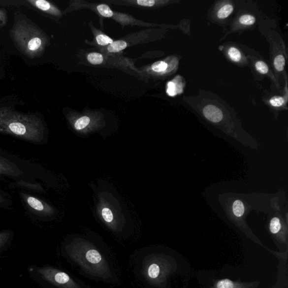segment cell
Returning a JSON list of instances; mask_svg holds the SVG:
<instances>
[{"instance_id":"cell-22","label":"cell","mask_w":288,"mask_h":288,"mask_svg":"<svg viewBox=\"0 0 288 288\" xmlns=\"http://www.w3.org/2000/svg\"><path fill=\"white\" fill-rule=\"evenodd\" d=\"M255 66L256 69L261 74H265L269 72V67L263 62L258 61L256 62Z\"/></svg>"},{"instance_id":"cell-5","label":"cell","mask_w":288,"mask_h":288,"mask_svg":"<svg viewBox=\"0 0 288 288\" xmlns=\"http://www.w3.org/2000/svg\"><path fill=\"white\" fill-rule=\"evenodd\" d=\"M106 4L113 5L138 7L147 9H154L163 6L169 2L168 1L161 0H107L103 1Z\"/></svg>"},{"instance_id":"cell-16","label":"cell","mask_w":288,"mask_h":288,"mask_svg":"<svg viewBox=\"0 0 288 288\" xmlns=\"http://www.w3.org/2000/svg\"><path fill=\"white\" fill-rule=\"evenodd\" d=\"M274 65L278 72H282L285 69L286 59L282 55H279L274 59Z\"/></svg>"},{"instance_id":"cell-18","label":"cell","mask_w":288,"mask_h":288,"mask_svg":"<svg viewBox=\"0 0 288 288\" xmlns=\"http://www.w3.org/2000/svg\"><path fill=\"white\" fill-rule=\"evenodd\" d=\"M228 54L231 60L234 62H239L241 60L242 54L240 51L235 47H230L228 51Z\"/></svg>"},{"instance_id":"cell-14","label":"cell","mask_w":288,"mask_h":288,"mask_svg":"<svg viewBox=\"0 0 288 288\" xmlns=\"http://www.w3.org/2000/svg\"><path fill=\"white\" fill-rule=\"evenodd\" d=\"M11 235L8 232L0 233V253L9 245Z\"/></svg>"},{"instance_id":"cell-7","label":"cell","mask_w":288,"mask_h":288,"mask_svg":"<svg viewBox=\"0 0 288 288\" xmlns=\"http://www.w3.org/2000/svg\"><path fill=\"white\" fill-rule=\"evenodd\" d=\"M89 26L94 34V39L92 41H86L87 43L96 46L97 49L100 48V47L107 46L113 42L114 40L112 38L102 32L101 31L96 29V27L93 25L92 22L89 23Z\"/></svg>"},{"instance_id":"cell-2","label":"cell","mask_w":288,"mask_h":288,"mask_svg":"<svg viewBox=\"0 0 288 288\" xmlns=\"http://www.w3.org/2000/svg\"><path fill=\"white\" fill-rule=\"evenodd\" d=\"M133 270L146 288H165L172 265L164 254L154 248H147L134 255Z\"/></svg>"},{"instance_id":"cell-13","label":"cell","mask_w":288,"mask_h":288,"mask_svg":"<svg viewBox=\"0 0 288 288\" xmlns=\"http://www.w3.org/2000/svg\"><path fill=\"white\" fill-rule=\"evenodd\" d=\"M234 11V6L231 4H227L220 8L218 13V17L219 19H225L232 14Z\"/></svg>"},{"instance_id":"cell-12","label":"cell","mask_w":288,"mask_h":288,"mask_svg":"<svg viewBox=\"0 0 288 288\" xmlns=\"http://www.w3.org/2000/svg\"><path fill=\"white\" fill-rule=\"evenodd\" d=\"M232 212L236 218H241L244 214L245 208L242 200H236L232 204Z\"/></svg>"},{"instance_id":"cell-10","label":"cell","mask_w":288,"mask_h":288,"mask_svg":"<svg viewBox=\"0 0 288 288\" xmlns=\"http://www.w3.org/2000/svg\"><path fill=\"white\" fill-rule=\"evenodd\" d=\"M10 131L19 136H27V129L25 125L20 122H12L9 125Z\"/></svg>"},{"instance_id":"cell-6","label":"cell","mask_w":288,"mask_h":288,"mask_svg":"<svg viewBox=\"0 0 288 288\" xmlns=\"http://www.w3.org/2000/svg\"><path fill=\"white\" fill-rule=\"evenodd\" d=\"M151 30H147L138 32L133 33L126 35L122 38L125 41L127 46L143 44L152 41L151 36Z\"/></svg>"},{"instance_id":"cell-8","label":"cell","mask_w":288,"mask_h":288,"mask_svg":"<svg viewBox=\"0 0 288 288\" xmlns=\"http://www.w3.org/2000/svg\"><path fill=\"white\" fill-rule=\"evenodd\" d=\"M203 112L204 117L213 123H219L223 119V113L222 110L215 105H206L204 108Z\"/></svg>"},{"instance_id":"cell-15","label":"cell","mask_w":288,"mask_h":288,"mask_svg":"<svg viewBox=\"0 0 288 288\" xmlns=\"http://www.w3.org/2000/svg\"><path fill=\"white\" fill-rule=\"evenodd\" d=\"M282 228L281 220L277 217L272 219L270 223V230L272 234H277Z\"/></svg>"},{"instance_id":"cell-9","label":"cell","mask_w":288,"mask_h":288,"mask_svg":"<svg viewBox=\"0 0 288 288\" xmlns=\"http://www.w3.org/2000/svg\"><path fill=\"white\" fill-rule=\"evenodd\" d=\"M93 118L89 116V114H83L82 116L79 117L75 121L74 123V128L77 131L84 129L90 125L92 122Z\"/></svg>"},{"instance_id":"cell-4","label":"cell","mask_w":288,"mask_h":288,"mask_svg":"<svg viewBox=\"0 0 288 288\" xmlns=\"http://www.w3.org/2000/svg\"><path fill=\"white\" fill-rule=\"evenodd\" d=\"M93 64L114 67L125 72L129 71V74L141 77L143 80L147 78L140 69L136 68L132 59L121 57L118 54L104 55L96 52L93 57Z\"/></svg>"},{"instance_id":"cell-23","label":"cell","mask_w":288,"mask_h":288,"mask_svg":"<svg viewBox=\"0 0 288 288\" xmlns=\"http://www.w3.org/2000/svg\"><path fill=\"white\" fill-rule=\"evenodd\" d=\"M41 45V40L39 38H34L32 39L28 44V47L30 50L34 51L40 47Z\"/></svg>"},{"instance_id":"cell-3","label":"cell","mask_w":288,"mask_h":288,"mask_svg":"<svg viewBox=\"0 0 288 288\" xmlns=\"http://www.w3.org/2000/svg\"><path fill=\"white\" fill-rule=\"evenodd\" d=\"M30 277L43 288H89L66 271L52 266H31L27 269Z\"/></svg>"},{"instance_id":"cell-17","label":"cell","mask_w":288,"mask_h":288,"mask_svg":"<svg viewBox=\"0 0 288 288\" xmlns=\"http://www.w3.org/2000/svg\"><path fill=\"white\" fill-rule=\"evenodd\" d=\"M27 202L30 206L38 211H42L44 210L43 204L36 198L30 196L27 198Z\"/></svg>"},{"instance_id":"cell-24","label":"cell","mask_w":288,"mask_h":288,"mask_svg":"<svg viewBox=\"0 0 288 288\" xmlns=\"http://www.w3.org/2000/svg\"><path fill=\"white\" fill-rule=\"evenodd\" d=\"M234 283L228 279L222 280L217 285V288H234Z\"/></svg>"},{"instance_id":"cell-11","label":"cell","mask_w":288,"mask_h":288,"mask_svg":"<svg viewBox=\"0 0 288 288\" xmlns=\"http://www.w3.org/2000/svg\"><path fill=\"white\" fill-rule=\"evenodd\" d=\"M183 92V88H181L178 83L176 82V78L167 83L166 86V93L168 96L171 97H174L177 94H181Z\"/></svg>"},{"instance_id":"cell-1","label":"cell","mask_w":288,"mask_h":288,"mask_svg":"<svg viewBox=\"0 0 288 288\" xmlns=\"http://www.w3.org/2000/svg\"><path fill=\"white\" fill-rule=\"evenodd\" d=\"M61 253L79 273L92 281L119 282L115 267L106 250L84 239H74L62 247Z\"/></svg>"},{"instance_id":"cell-21","label":"cell","mask_w":288,"mask_h":288,"mask_svg":"<svg viewBox=\"0 0 288 288\" xmlns=\"http://www.w3.org/2000/svg\"><path fill=\"white\" fill-rule=\"evenodd\" d=\"M285 98L282 96H274L270 100V104L274 107H281L285 104Z\"/></svg>"},{"instance_id":"cell-19","label":"cell","mask_w":288,"mask_h":288,"mask_svg":"<svg viewBox=\"0 0 288 288\" xmlns=\"http://www.w3.org/2000/svg\"><path fill=\"white\" fill-rule=\"evenodd\" d=\"M239 22L242 25L245 26H251L254 25L256 22V18L253 15H243L239 19Z\"/></svg>"},{"instance_id":"cell-25","label":"cell","mask_w":288,"mask_h":288,"mask_svg":"<svg viewBox=\"0 0 288 288\" xmlns=\"http://www.w3.org/2000/svg\"><path fill=\"white\" fill-rule=\"evenodd\" d=\"M35 5L43 11H47L51 9V4L45 0H38L35 1Z\"/></svg>"},{"instance_id":"cell-20","label":"cell","mask_w":288,"mask_h":288,"mask_svg":"<svg viewBox=\"0 0 288 288\" xmlns=\"http://www.w3.org/2000/svg\"><path fill=\"white\" fill-rule=\"evenodd\" d=\"M101 215L102 218H103L106 223L109 224L112 223L114 219V216L112 211L110 210L109 208H104L102 209Z\"/></svg>"}]
</instances>
